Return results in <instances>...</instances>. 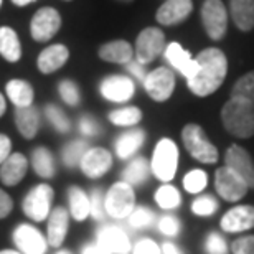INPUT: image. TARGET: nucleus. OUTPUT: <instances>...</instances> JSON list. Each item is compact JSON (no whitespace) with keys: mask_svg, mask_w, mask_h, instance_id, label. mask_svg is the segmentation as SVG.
Masks as SVG:
<instances>
[{"mask_svg":"<svg viewBox=\"0 0 254 254\" xmlns=\"http://www.w3.org/2000/svg\"><path fill=\"white\" fill-rule=\"evenodd\" d=\"M195 62L196 73L189 79V88L195 96L205 98L223 84L228 73V60L220 48H206Z\"/></svg>","mask_w":254,"mask_h":254,"instance_id":"f257e3e1","label":"nucleus"},{"mask_svg":"<svg viewBox=\"0 0 254 254\" xmlns=\"http://www.w3.org/2000/svg\"><path fill=\"white\" fill-rule=\"evenodd\" d=\"M221 119L230 134L240 139L254 135V104L250 101L230 98L221 109Z\"/></svg>","mask_w":254,"mask_h":254,"instance_id":"f03ea898","label":"nucleus"},{"mask_svg":"<svg viewBox=\"0 0 254 254\" xmlns=\"http://www.w3.org/2000/svg\"><path fill=\"white\" fill-rule=\"evenodd\" d=\"M182 140L193 159L203 164H215L218 160L216 147L208 140L205 130L198 124H187L182 130Z\"/></svg>","mask_w":254,"mask_h":254,"instance_id":"7ed1b4c3","label":"nucleus"},{"mask_svg":"<svg viewBox=\"0 0 254 254\" xmlns=\"http://www.w3.org/2000/svg\"><path fill=\"white\" fill-rule=\"evenodd\" d=\"M177 165H179V149L175 142L170 139H162L155 145L150 170L160 182H170L177 174Z\"/></svg>","mask_w":254,"mask_h":254,"instance_id":"20e7f679","label":"nucleus"},{"mask_svg":"<svg viewBox=\"0 0 254 254\" xmlns=\"http://www.w3.org/2000/svg\"><path fill=\"white\" fill-rule=\"evenodd\" d=\"M104 208L106 215L113 216L116 220L127 218L135 208L134 189L126 182L114 184L104 195Z\"/></svg>","mask_w":254,"mask_h":254,"instance_id":"39448f33","label":"nucleus"},{"mask_svg":"<svg viewBox=\"0 0 254 254\" xmlns=\"http://www.w3.org/2000/svg\"><path fill=\"white\" fill-rule=\"evenodd\" d=\"M55 198V191L50 185L42 184L33 187L23 198L22 208L30 220L33 221H43L47 220L52 210V203Z\"/></svg>","mask_w":254,"mask_h":254,"instance_id":"423d86ee","label":"nucleus"},{"mask_svg":"<svg viewBox=\"0 0 254 254\" xmlns=\"http://www.w3.org/2000/svg\"><path fill=\"white\" fill-rule=\"evenodd\" d=\"M201 22L211 40H221L228 30V13L221 0H205L201 5Z\"/></svg>","mask_w":254,"mask_h":254,"instance_id":"0eeeda50","label":"nucleus"},{"mask_svg":"<svg viewBox=\"0 0 254 254\" xmlns=\"http://www.w3.org/2000/svg\"><path fill=\"white\" fill-rule=\"evenodd\" d=\"M165 35L160 28L150 27L142 30L135 40V60L140 64H147L164 53L165 50Z\"/></svg>","mask_w":254,"mask_h":254,"instance_id":"6e6552de","label":"nucleus"},{"mask_svg":"<svg viewBox=\"0 0 254 254\" xmlns=\"http://www.w3.org/2000/svg\"><path fill=\"white\" fill-rule=\"evenodd\" d=\"M144 88L152 99L157 101V103H164L170 98L175 89L174 71L165 68V66L150 71L144 79Z\"/></svg>","mask_w":254,"mask_h":254,"instance_id":"1a4fd4ad","label":"nucleus"},{"mask_svg":"<svg viewBox=\"0 0 254 254\" xmlns=\"http://www.w3.org/2000/svg\"><path fill=\"white\" fill-rule=\"evenodd\" d=\"M62 27V15L57 8L43 7L33 15L32 23H30V33L37 42H48L58 33Z\"/></svg>","mask_w":254,"mask_h":254,"instance_id":"9d476101","label":"nucleus"},{"mask_svg":"<svg viewBox=\"0 0 254 254\" xmlns=\"http://www.w3.org/2000/svg\"><path fill=\"white\" fill-rule=\"evenodd\" d=\"M13 243L22 254H45L48 241L32 225H18L13 231Z\"/></svg>","mask_w":254,"mask_h":254,"instance_id":"9b49d317","label":"nucleus"},{"mask_svg":"<svg viewBox=\"0 0 254 254\" xmlns=\"http://www.w3.org/2000/svg\"><path fill=\"white\" fill-rule=\"evenodd\" d=\"M215 185L216 191L220 193L221 198H225L226 201H238L246 195L248 187L245 180L240 179L235 172L230 170L228 167H221L216 170L215 175Z\"/></svg>","mask_w":254,"mask_h":254,"instance_id":"f8f14e48","label":"nucleus"},{"mask_svg":"<svg viewBox=\"0 0 254 254\" xmlns=\"http://www.w3.org/2000/svg\"><path fill=\"white\" fill-rule=\"evenodd\" d=\"M96 246L101 254H129L130 241L126 233L118 226H103L98 231Z\"/></svg>","mask_w":254,"mask_h":254,"instance_id":"ddd939ff","label":"nucleus"},{"mask_svg":"<svg viewBox=\"0 0 254 254\" xmlns=\"http://www.w3.org/2000/svg\"><path fill=\"white\" fill-rule=\"evenodd\" d=\"M111 167H113V155L103 147H91L79 162V169L88 179H99L108 174Z\"/></svg>","mask_w":254,"mask_h":254,"instance_id":"4468645a","label":"nucleus"},{"mask_svg":"<svg viewBox=\"0 0 254 254\" xmlns=\"http://www.w3.org/2000/svg\"><path fill=\"white\" fill-rule=\"evenodd\" d=\"M99 91L104 99L111 103H126L135 93L134 81L123 74H113L101 81Z\"/></svg>","mask_w":254,"mask_h":254,"instance_id":"2eb2a0df","label":"nucleus"},{"mask_svg":"<svg viewBox=\"0 0 254 254\" xmlns=\"http://www.w3.org/2000/svg\"><path fill=\"white\" fill-rule=\"evenodd\" d=\"M225 162L230 170H233L235 174L240 177V179L245 180V184L254 189V164L253 159L248 152L240 145H231L230 149L226 150V157Z\"/></svg>","mask_w":254,"mask_h":254,"instance_id":"dca6fc26","label":"nucleus"},{"mask_svg":"<svg viewBox=\"0 0 254 254\" xmlns=\"http://www.w3.org/2000/svg\"><path fill=\"white\" fill-rule=\"evenodd\" d=\"M191 10V0H165L157 10L155 18L164 27H174L189 18Z\"/></svg>","mask_w":254,"mask_h":254,"instance_id":"f3484780","label":"nucleus"},{"mask_svg":"<svg viewBox=\"0 0 254 254\" xmlns=\"http://www.w3.org/2000/svg\"><path fill=\"white\" fill-rule=\"evenodd\" d=\"M221 228L226 233H240L254 228V206L240 205L231 208L221 218Z\"/></svg>","mask_w":254,"mask_h":254,"instance_id":"a211bd4d","label":"nucleus"},{"mask_svg":"<svg viewBox=\"0 0 254 254\" xmlns=\"http://www.w3.org/2000/svg\"><path fill=\"white\" fill-rule=\"evenodd\" d=\"M48 226H47V241L52 248H60L63 245L66 235H68V223L69 213L63 206H57L48 215Z\"/></svg>","mask_w":254,"mask_h":254,"instance_id":"6ab92c4d","label":"nucleus"},{"mask_svg":"<svg viewBox=\"0 0 254 254\" xmlns=\"http://www.w3.org/2000/svg\"><path fill=\"white\" fill-rule=\"evenodd\" d=\"M28 170V160L25 159L23 154L20 152H13L10 154L7 160L0 165V180L3 185L15 187L23 180Z\"/></svg>","mask_w":254,"mask_h":254,"instance_id":"aec40b11","label":"nucleus"},{"mask_svg":"<svg viewBox=\"0 0 254 254\" xmlns=\"http://www.w3.org/2000/svg\"><path fill=\"white\" fill-rule=\"evenodd\" d=\"M164 55L174 68L179 71L182 76H185L187 81L193 78V74L196 73V62L195 58H191V55L187 50L182 48V45L179 43H170L167 45L164 50Z\"/></svg>","mask_w":254,"mask_h":254,"instance_id":"412c9836","label":"nucleus"},{"mask_svg":"<svg viewBox=\"0 0 254 254\" xmlns=\"http://www.w3.org/2000/svg\"><path fill=\"white\" fill-rule=\"evenodd\" d=\"M68 58H69L68 48L62 43H57V45H52V47L45 48L43 52L40 53V57L37 60V66L43 74H50V73L58 71L62 66H64V63L68 62Z\"/></svg>","mask_w":254,"mask_h":254,"instance_id":"4be33fe9","label":"nucleus"},{"mask_svg":"<svg viewBox=\"0 0 254 254\" xmlns=\"http://www.w3.org/2000/svg\"><path fill=\"white\" fill-rule=\"evenodd\" d=\"M99 58L108 63L127 64L134 58V50L126 40H114V42L104 43L99 48Z\"/></svg>","mask_w":254,"mask_h":254,"instance_id":"5701e85b","label":"nucleus"},{"mask_svg":"<svg viewBox=\"0 0 254 254\" xmlns=\"http://www.w3.org/2000/svg\"><path fill=\"white\" fill-rule=\"evenodd\" d=\"M230 13L241 32L254 28V0H230Z\"/></svg>","mask_w":254,"mask_h":254,"instance_id":"b1692460","label":"nucleus"},{"mask_svg":"<svg viewBox=\"0 0 254 254\" xmlns=\"http://www.w3.org/2000/svg\"><path fill=\"white\" fill-rule=\"evenodd\" d=\"M15 124L18 132L25 139H33L40 129V114L38 111L30 106V108H17L15 109Z\"/></svg>","mask_w":254,"mask_h":254,"instance_id":"393cba45","label":"nucleus"},{"mask_svg":"<svg viewBox=\"0 0 254 254\" xmlns=\"http://www.w3.org/2000/svg\"><path fill=\"white\" fill-rule=\"evenodd\" d=\"M144 140H145V132L142 129L127 130L116 140V154H118L119 159H124V160L130 159V157L140 149Z\"/></svg>","mask_w":254,"mask_h":254,"instance_id":"a878e982","label":"nucleus"},{"mask_svg":"<svg viewBox=\"0 0 254 254\" xmlns=\"http://www.w3.org/2000/svg\"><path fill=\"white\" fill-rule=\"evenodd\" d=\"M7 96L15 104V108H30L33 104V88L28 81L23 79H12L7 83Z\"/></svg>","mask_w":254,"mask_h":254,"instance_id":"bb28decb","label":"nucleus"},{"mask_svg":"<svg viewBox=\"0 0 254 254\" xmlns=\"http://www.w3.org/2000/svg\"><path fill=\"white\" fill-rule=\"evenodd\" d=\"M0 55L10 63H17L22 58L18 35L10 27H0Z\"/></svg>","mask_w":254,"mask_h":254,"instance_id":"cd10ccee","label":"nucleus"},{"mask_svg":"<svg viewBox=\"0 0 254 254\" xmlns=\"http://www.w3.org/2000/svg\"><path fill=\"white\" fill-rule=\"evenodd\" d=\"M68 201L69 213L76 221H83L89 216V195L79 187H69Z\"/></svg>","mask_w":254,"mask_h":254,"instance_id":"c85d7f7f","label":"nucleus"},{"mask_svg":"<svg viewBox=\"0 0 254 254\" xmlns=\"http://www.w3.org/2000/svg\"><path fill=\"white\" fill-rule=\"evenodd\" d=\"M149 172H150V165L144 157H137L130 162L129 165L126 167L124 172H123V182L129 184L130 187L134 185H140L144 184L149 177Z\"/></svg>","mask_w":254,"mask_h":254,"instance_id":"c756f323","label":"nucleus"},{"mask_svg":"<svg viewBox=\"0 0 254 254\" xmlns=\"http://www.w3.org/2000/svg\"><path fill=\"white\" fill-rule=\"evenodd\" d=\"M32 165L33 170L43 179H52L55 177V160L53 155L47 147H37L32 154Z\"/></svg>","mask_w":254,"mask_h":254,"instance_id":"7c9ffc66","label":"nucleus"},{"mask_svg":"<svg viewBox=\"0 0 254 254\" xmlns=\"http://www.w3.org/2000/svg\"><path fill=\"white\" fill-rule=\"evenodd\" d=\"M142 119V113L139 108L129 106V108L116 109L113 113H109V121L114 126H123V127H130L139 124Z\"/></svg>","mask_w":254,"mask_h":254,"instance_id":"2f4dec72","label":"nucleus"},{"mask_svg":"<svg viewBox=\"0 0 254 254\" xmlns=\"http://www.w3.org/2000/svg\"><path fill=\"white\" fill-rule=\"evenodd\" d=\"M88 149H89V145L86 140H73V142H69V144H66L62 152L64 165L71 167V169H73V167H78Z\"/></svg>","mask_w":254,"mask_h":254,"instance_id":"473e14b6","label":"nucleus"},{"mask_svg":"<svg viewBox=\"0 0 254 254\" xmlns=\"http://www.w3.org/2000/svg\"><path fill=\"white\" fill-rule=\"evenodd\" d=\"M231 98L246 99L254 104V71L236 81L231 89Z\"/></svg>","mask_w":254,"mask_h":254,"instance_id":"72a5a7b5","label":"nucleus"},{"mask_svg":"<svg viewBox=\"0 0 254 254\" xmlns=\"http://www.w3.org/2000/svg\"><path fill=\"white\" fill-rule=\"evenodd\" d=\"M155 201H157V205L160 208H164V210H174V208L180 205V193L175 187L164 185L157 190Z\"/></svg>","mask_w":254,"mask_h":254,"instance_id":"f704fd0d","label":"nucleus"},{"mask_svg":"<svg viewBox=\"0 0 254 254\" xmlns=\"http://www.w3.org/2000/svg\"><path fill=\"white\" fill-rule=\"evenodd\" d=\"M45 113H47V118L48 121L52 123V126L57 129L58 132H62V134H66V132L69 130V119L68 116H66L62 109L58 108V106L55 104H48L47 109H45Z\"/></svg>","mask_w":254,"mask_h":254,"instance_id":"c9c22d12","label":"nucleus"},{"mask_svg":"<svg viewBox=\"0 0 254 254\" xmlns=\"http://www.w3.org/2000/svg\"><path fill=\"white\" fill-rule=\"evenodd\" d=\"M206 174L203 170H191L185 175L184 187L189 193H200L206 187Z\"/></svg>","mask_w":254,"mask_h":254,"instance_id":"e433bc0d","label":"nucleus"},{"mask_svg":"<svg viewBox=\"0 0 254 254\" xmlns=\"http://www.w3.org/2000/svg\"><path fill=\"white\" fill-rule=\"evenodd\" d=\"M60 96L68 106H78L81 101L79 96V88L76 86L71 79H63L58 86Z\"/></svg>","mask_w":254,"mask_h":254,"instance_id":"4c0bfd02","label":"nucleus"},{"mask_svg":"<svg viewBox=\"0 0 254 254\" xmlns=\"http://www.w3.org/2000/svg\"><path fill=\"white\" fill-rule=\"evenodd\" d=\"M216 210H218L216 198H213L210 195L198 196L196 200L191 203V211L198 216H208V215H211V213H215Z\"/></svg>","mask_w":254,"mask_h":254,"instance_id":"58836bf2","label":"nucleus"},{"mask_svg":"<svg viewBox=\"0 0 254 254\" xmlns=\"http://www.w3.org/2000/svg\"><path fill=\"white\" fill-rule=\"evenodd\" d=\"M89 215L94 220H104L106 216V208H104V195L101 190H93L89 195Z\"/></svg>","mask_w":254,"mask_h":254,"instance_id":"ea45409f","label":"nucleus"},{"mask_svg":"<svg viewBox=\"0 0 254 254\" xmlns=\"http://www.w3.org/2000/svg\"><path fill=\"white\" fill-rule=\"evenodd\" d=\"M152 221H154V213L145 206L134 208V211L129 215V223L134 228H145L152 225Z\"/></svg>","mask_w":254,"mask_h":254,"instance_id":"a19ab883","label":"nucleus"},{"mask_svg":"<svg viewBox=\"0 0 254 254\" xmlns=\"http://www.w3.org/2000/svg\"><path fill=\"white\" fill-rule=\"evenodd\" d=\"M206 251L210 254H226L228 246L218 233H211L206 240Z\"/></svg>","mask_w":254,"mask_h":254,"instance_id":"79ce46f5","label":"nucleus"},{"mask_svg":"<svg viewBox=\"0 0 254 254\" xmlns=\"http://www.w3.org/2000/svg\"><path fill=\"white\" fill-rule=\"evenodd\" d=\"M159 230L165 236H177L180 231V221L174 216H164L159 221Z\"/></svg>","mask_w":254,"mask_h":254,"instance_id":"37998d69","label":"nucleus"},{"mask_svg":"<svg viewBox=\"0 0 254 254\" xmlns=\"http://www.w3.org/2000/svg\"><path fill=\"white\" fill-rule=\"evenodd\" d=\"M233 254H254V236H243L231 246Z\"/></svg>","mask_w":254,"mask_h":254,"instance_id":"c03bdc74","label":"nucleus"},{"mask_svg":"<svg viewBox=\"0 0 254 254\" xmlns=\"http://www.w3.org/2000/svg\"><path fill=\"white\" fill-rule=\"evenodd\" d=\"M79 130H81V134L86 137H94V135H98L99 126L96 123L94 118H91V116H83L79 121Z\"/></svg>","mask_w":254,"mask_h":254,"instance_id":"a18cd8bd","label":"nucleus"},{"mask_svg":"<svg viewBox=\"0 0 254 254\" xmlns=\"http://www.w3.org/2000/svg\"><path fill=\"white\" fill-rule=\"evenodd\" d=\"M134 254H162L160 248L152 240H142L135 245Z\"/></svg>","mask_w":254,"mask_h":254,"instance_id":"49530a36","label":"nucleus"},{"mask_svg":"<svg viewBox=\"0 0 254 254\" xmlns=\"http://www.w3.org/2000/svg\"><path fill=\"white\" fill-rule=\"evenodd\" d=\"M12 208H13L12 196H10L7 191H3L0 189V220L7 218L10 215V211H12Z\"/></svg>","mask_w":254,"mask_h":254,"instance_id":"de8ad7c7","label":"nucleus"},{"mask_svg":"<svg viewBox=\"0 0 254 254\" xmlns=\"http://www.w3.org/2000/svg\"><path fill=\"white\" fill-rule=\"evenodd\" d=\"M126 68H127V71H129L130 74H134L135 79H139V81L144 83V79H145V76H147L145 69H144V64H140L139 62H137V60H130V62L126 64Z\"/></svg>","mask_w":254,"mask_h":254,"instance_id":"09e8293b","label":"nucleus"},{"mask_svg":"<svg viewBox=\"0 0 254 254\" xmlns=\"http://www.w3.org/2000/svg\"><path fill=\"white\" fill-rule=\"evenodd\" d=\"M12 154V140L8 139V135L0 134V165L8 159Z\"/></svg>","mask_w":254,"mask_h":254,"instance_id":"8fccbe9b","label":"nucleus"},{"mask_svg":"<svg viewBox=\"0 0 254 254\" xmlns=\"http://www.w3.org/2000/svg\"><path fill=\"white\" fill-rule=\"evenodd\" d=\"M162 254H182L179 251V248L175 245H172V243H165L164 246H162Z\"/></svg>","mask_w":254,"mask_h":254,"instance_id":"3c124183","label":"nucleus"},{"mask_svg":"<svg viewBox=\"0 0 254 254\" xmlns=\"http://www.w3.org/2000/svg\"><path fill=\"white\" fill-rule=\"evenodd\" d=\"M81 254H101V251H99V248L96 245H86L83 248V253H81Z\"/></svg>","mask_w":254,"mask_h":254,"instance_id":"603ef678","label":"nucleus"},{"mask_svg":"<svg viewBox=\"0 0 254 254\" xmlns=\"http://www.w3.org/2000/svg\"><path fill=\"white\" fill-rule=\"evenodd\" d=\"M5 109H7V103H5V98L0 94V118L5 114Z\"/></svg>","mask_w":254,"mask_h":254,"instance_id":"864d4df0","label":"nucleus"},{"mask_svg":"<svg viewBox=\"0 0 254 254\" xmlns=\"http://www.w3.org/2000/svg\"><path fill=\"white\" fill-rule=\"evenodd\" d=\"M12 2H13L15 5H18V7H25V5H28V3L35 2V0H12Z\"/></svg>","mask_w":254,"mask_h":254,"instance_id":"5fc2aeb1","label":"nucleus"},{"mask_svg":"<svg viewBox=\"0 0 254 254\" xmlns=\"http://www.w3.org/2000/svg\"><path fill=\"white\" fill-rule=\"evenodd\" d=\"M0 254H22V253H18L15 250H3V251H0Z\"/></svg>","mask_w":254,"mask_h":254,"instance_id":"6e6d98bb","label":"nucleus"},{"mask_svg":"<svg viewBox=\"0 0 254 254\" xmlns=\"http://www.w3.org/2000/svg\"><path fill=\"white\" fill-rule=\"evenodd\" d=\"M118 2H124V3H129V2H134V0H118Z\"/></svg>","mask_w":254,"mask_h":254,"instance_id":"4d7b16f0","label":"nucleus"},{"mask_svg":"<svg viewBox=\"0 0 254 254\" xmlns=\"http://www.w3.org/2000/svg\"><path fill=\"white\" fill-rule=\"evenodd\" d=\"M57 254H69V253L68 251H58Z\"/></svg>","mask_w":254,"mask_h":254,"instance_id":"13d9d810","label":"nucleus"},{"mask_svg":"<svg viewBox=\"0 0 254 254\" xmlns=\"http://www.w3.org/2000/svg\"><path fill=\"white\" fill-rule=\"evenodd\" d=\"M0 5H2V0H0Z\"/></svg>","mask_w":254,"mask_h":254,"instance_id":"bf43d9fd","label":"nucleus"}]
</instances>
